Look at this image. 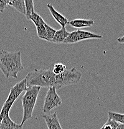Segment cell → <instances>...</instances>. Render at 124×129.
I'll list each match as a JSON object with an SVG mask.
<instances>
[{
	"label": "cell",
	"mask_w": 124,
	"mask_h": 129,
	"mask_svg": "<svg viewBox=\"0 0 124 129\" xmlns=\"http://www.w3.org/2000/svg\"><path fill=\"white\" fill-rule=\"evenodd\" d=\"M0 70L6 78H17L18 73L24 70L21 52H10L4 50L0 51Z\"/></svg>",
	"instance_id": "6da1fadb"
},
{
	"label": "cell",
	"mask_w": 124,
	"mask_h": 129,
	"mask_svg": "<svg viewBox=\"0 0 124 129\" xmlns=\"http://www.w3.org/2000/svg\"><path fill=\"white\" fill-rule=\"evenodd\" d=\"M28 87L37 86L40 88H51L54 86L55 75L49 69L34 70L29 72L25 78Z\"/></svg>",
	"instance_id": "7a4b0ae2"
},
{
	"label": "cell",
	"mask_w": 124,
	"mask_h": 129,
	"mask_svg": "<svg viewBox=\"0 0 124 129\" xmlns=\"http://www.w3.org/2000/svg\"><path fill=\"white\" fill-rule=\"evenodd\" d=\"M41 88L40 87L37 86L29 87L21 98L23 109V119L20 123L21 125H23L26 121L32 117L34 109Z\"/></svg>",
	"instance_id": "3957f363"
},
{
	"label": "cell",
	"mask_w": 124,
	"mask_h": 129,
	"mask_svg": "<svg viewBox=\"0 0 124 129\" xmlns=\"http://www.w3.org/2000/svg\"><path fill=\"white\" fill-rule=\"evenodd\" d=\"M82 77V73L75 68H72L69 70H66L63 73L55 75L54 88L56 89L77 84Z\"/></svg>",
	"instance_id": "277c9868"
},
{
	"label": "cell",
	"mask_w": 124,
	"mask_h": 129,
	"mask_svg": "<svg viewBox=\"0 0 124 129\" xmlns=\"http://www.w3.org/2000/svg\"><path fill=\"white\" fill-rule=\"evenodd\" d=\"M28 88L27 81L26 78L20 81L19 82L17 83L15 85L12 86L10 89L8 97L7 99L4 103L3 107L8 110L9 111H10L16 100L18 98V97L21 94V93L23 91H26Z\"/></svg>",
	"instance_id": "5b68a950"
},
{
	"label": "cell",
	"mask_w": 124,
	"mask_h": 129,
	"mask_svg": "<svg viewBox=\"0 0 124 129\" xmlns=\"http://www.w3.org/2000/svg\"><path fill=\"white\" fill-rule=\"evenodd\" d=\"M102 36L99 34L92 33V32L82 30L80 29L74 30L73 32H69L68 37L63 44H72L79 42L88 39H102Z\"/></svg>",
	"instance_id": "8992f818"
},
{
	"label": "cell",
	"mask_w": 124,
	"mask_h": 129,
	"mask_svg": "<svg viewBox=\"0 0 124 129\" xmlns=\"http://www.w3.org/2000/svg\"><path fill=\"white\" fill-rule=\"evenodd\" d=\"M62 104V99L56 92V89L54 87L49 88L44 99L43 111L47 114L54 109Z\"/></svg>",
	"instance_id": "52a82bcc"
},
{
	"label": "cell",
	"mask_w": 124,
	"mask_h": 129,
	"mask_svg": "<svg viewBox=\"0 0 124 129\" xmlns=\"http://www.w3.org/2000/svg\"><path fill=\"white\" fill-rule=\"evenodd\" d=\"M36 30H37V36L40 39L48 42H52V39L56 32V30L48 25L46 22L41 25L36 27Z\"/></svg>",
	"instance_id": "ba28073f"
},
{
	"label": "cell",
	"mask_w": 124,
	"mask_h": 129,
	"mask_svg": "<svg viewBox=\"0 0 124 129\" xmlns=\"http://www.w3.org/2000/svg\"><path fill=\"white\" fill-rule=\"evenodd\" d=\"M0 113H1L3 115L0 129H14L19 125L10 118L9 115V111L2 107Z\"/></svg>",
	"instance_id": "9c48e42d"
},
{
	"label": "cell",
	"mask_w": 124,
	"mask_h": 129,
	"mask_svg": "<svg viewBox=\"0 0 124 129\" xmlns=\"http://www.w3.org/2000/svg\"><path fill=\"white\" fill-rule=\"evenodd\" d=\"M48 129H63L58 119L57 112L53 114H47L43 115Z\"/></svg>",
	"instance_id": "30bf717a"
},
{
	"label": "cell",
	"mask_w": 124,
	"mask_h": 129,
	"mask_svg": "<svg viewBox=\"0 0 124 129\" xmlns=\"http://www.w3.org/2000/svg\"><path fill=\"white\" fill-rule=\"evenodd\" d=\"M47 8H48L51 15L54 17V19L56 20V22L59 24H60V25L62 27H66V25L67 24H69V22L68 19H67V18L64 17L63 14H61L59 12L57 11V10L55 9V8H54V6L51 4L48 3L47 5Z\"/></svg>",
	"instance_id": "8fae6325"
},
{
	"label": "cell",
	"mask_w": 124,
	"mask_h": 129,
	"mask_svg": "<svg viewBox=\"0 0 124 129\" xmlns=\"http://www.w3.org/2000/svg\"><path fill=\"white\" fill-rule=\"evenodd\" d=\"M69 24L72 27L75 28H84L91 27L94 24V20L92 19H78L72 20L69 22Z\"/></svg>",
	"instance_id": "7c38bea8"
},
{
	"label": "cell",
	"mask_w": 124,
	"mask_h": 129,
	"mask_svg": "<svg viewBox=\"0 0 124 129\" xmlns=\"http://www.w3.org/2000/svg\"><path fill=\"white\" fill-rule=\"evenodd\" d=\"M69 32L67 31L66 27H62L59 30H56L54 36L52 39V42L56 44H63L68 37Z\"/></svg>",
	"instance_id": "4fadbf2b"
},
{
	"label": "cell",
	"mask_w": 124,
	"mask_h": 129,
	"mask_svg": "<svg viewBox=\"0 0 124 129\" xmlns=\"http://www.w3.org/2000/svg\"><path fill=\"white\" fill-rule=\"evenodd\" d=\"M8 5L14 8L17 11H18L19 13L25 14V1H23V0H13V1H8Z\"/></svg>",
	"instance_id": "5bb4252c"
},
{
	"label": "cell",
	"mask_w": 124,
	"mask_h": 129,
	"mask_svg": "<svg viewBox=\"0 0 124 129\" xmlns=\"http://www.w3.org/2000/svg\"><path fill=\"white\" fill-rule=\"evenodd\" d=\"M25 16L28 20H29L30 16L34 13V7L33 1H25Z\"/></svg>",
	"instance_id": "9a60e30c"
},
{
	"label": "cell",
	"mask_w": 124,
	"mask_h": 129,
	"mask_svg": "<svg viewBox=\"0 0 124 129\" xmlns=\"http://www.w3.org/2000/svg\"><path fill=\"white\" fill-rule=\"evenodd\" d=\"M108 116L109 119L115 120L119 123L124 124V114L109 111L108 112Z\"/></svg>",
	"instance_id": "2e32d148"
},
{
	"label": "cell",
	"mask_w": 124,
	"mask_h": 129,
	"mask_svg": "<svg viewBox=\"0 0 124 129\" xmlns=\"http://www.w3.org/2000/svg\"><path fill=\"white\" fill-rule=\"evenodd\" d=\"M29 20L32 21L34 24L35 26L37 27L39 25L43 24L44 22H45V21H44L42 17L40 15H39L38 14H37L36 13H34L31 16L29 17Z\"/></svg>",
	"instance_id": "e0dca14e"
},
{
	"label": "cell",
	"mask_w": 124,
	"mask_h": 129,
	"mask_svg": "<svg viewBox=\"0 0 124 129\" xmlns=\"http://www.w3.org/2000/svg\"><path fill=\"white\" fill-rule=\"evenodd\" d=\"M66 70V66L65 64L61 63H57L54 64L53 70L52 71L55 75H57L63 73Z\"/></svg>",
	"instance_id": "ac0fdd59"
},
{
	"label": "cell",
	"mask_w": 124,
	"mask_h": 129,
	"mask_svg": "<svg viewBox=\"0 0 124 129\" xmlns=\"http://www.w3.org/2000/svg\"><path fill=\"white\" fill-rule=\"evenodd\" d=\"M118 125H119V123L115 120L109 119L106 123L100 129H117Z\"/></svg>",
	"instance_id": "d6986e66"
},
{
	"label": "cell",
	"mask_w": 124,
	"mask_h": 129,
	"mask_svg": "<svg viewBox=\"0 0 124 129\" xmlns=\"http://www.w3.org/2000/svg\"><path fill=\"white\" fill-rule=\"evenodd\" d=\"M8 6V5L7 0H3V1L0 0V12L3 13V11L5 10V8H6Z\"/></svg>",
	"instance_id": "ffe728a7"
},
{
	"label": "cell",
	"mask_w": 124,
	"mask_h": 129,
	"mask_svg": "<svg viewBox=\"0 0 124 129\" xmlns=\"http://www.w3.org/2000/svg\"><path fill=\"white\" fill-rule=\"evenodd\" d=\"M117 41L119 43H120V44H124V36L120 37V38H118V39H117Z\"/></svg>",
	"instance_id": "44dd1931"
},
{
	"label": "cell",
	"mask_w": 124,
	"mask_h": 129,
	"mask_svg": "<svg viewBox=\"0 0 124 129\" xmlns=\"http://www.w3.org/2000/svg\"><path fill=\"white\" fill-rule=\"evenodd\" d=\"M117 129H124V124L119 123V125H118V126L117 127Z\"/></svg>",
	"instance_id": "7402d4cb"
},
{
	"label": "cell",
	"mask_w": 124,
	"mask_h": 129,
	"mask_svg": "<svg viewBox=\"0 0 124 129\" xmlns=\"http://www.w3.org/2000/svg\"><path fill=\"white\" fill-rule=\"evenodd\" d=\"M14 129H23V125H19L16 128H15Z\"/></svg>",
	"instance_id": "603a6c76"
},
{
	"label": "cell",
	"mask_w": 124,
	"mask_h": 129,
	"mask_svg": "<svg viewBox=\"0 0 124 129\" xmlns=\"http://www.w3.org/2000/svg\"><path fill=\"white\" fill-rule=\"evenodd\" d=\"M2 118H3V115L1 113H0V126H1V120H2Z\"/></svg>",
	"instance_id": "cb8c5ba5"
}]
</instances>
